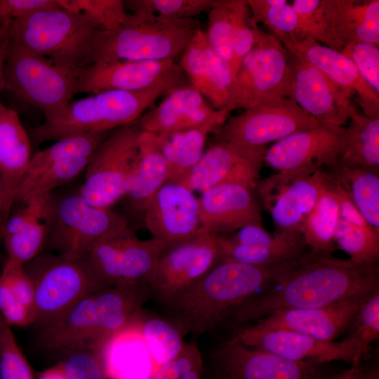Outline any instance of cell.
<instances>
[{"label": "cell", "instance_id": "obj_1", "mask_svg": "<svg viewBox=\"0 0 379 379\" xmlns=\"http://www.w3.org/2000/svg\"><path fill=\"white\" fill-rule=\"evenodd\" d=\"M377 290V263L310 251L302 262L277 283L232 310L222 324L237 330L278 310L323 307L347 300L364 299Z\"/></svg>", "mask_w": 379, "mask_h": 379}, {"label": "cell", "instance_id": "obj_2", "mask_svg": "<svg viewBox=\"0 0 379 379\" xmlns=\"http://www.w3.org/2000/svg\"><path fill=\"white\" fill-rule=\"evenodd\" d=\"M265 265L223 261L166 306L181 333L202 334L222 324L250 298L277 283L307 256Z\"/></svg>", "mask_w": 379, "mask_h": 379}, {"label": "cell", "instance_id": "obj_3", "mask_svg": "<svg viewBox=\"0 0 379 379\" xmlns=\"http://www.w3.org/2000/svg\"><path fill=\"white\" fill-rule=\"evenodd\" d=\"M187 84V77L182 72L145 89L105 91L72 101L59 115L34 128L32 138L39 145L74 135L112 131L137 121L160 96Z\"/></svg>", "mask_w": 379, "mask_h": 379}, {"label": "cell", "instance_id": "obj_4", "mask_svg": "<svg viewBox=\"0 0 379 379\" xmlns=\"http://www.w3.org/2000/svg\"><path fill=\"white\" fill-rule=\"evenodd\" d=\"M100 30L83 14L62 8L41 10L6 22L9 47L77 70L93 62Z\"/></svg>", "mask_w": 379, "mask_h": 379}, {"label": "cell", "instance_id": "obj_5", "mask_svg": "<svg viewBox=\"0 0 379 379\" xmlns=\"http://www.w3.org/2000/svg\"><path fill=\"white\" fill-rule=\"evenodd\" d=\"M200 29L195 18L128 13L126 22L119 28L98 32L93 61L175 60Z\"/></svg>", "mask_w": 379, "mask_h": 379}, {"label": "cell", "instance_id": "obj_6", "mask_svg": "<svg viewBox=\"0 0 379 379\" xmlns=\"http://www.w3.org/2000/svg\"><path fill=\"white\" fill-rule=\"evenodd\" d=\"M35 291V322L50 325L83 298L109 288L85 258L69 259L55 253L36 256L24 266Z\"/></svg>", "mask_w": 379, "mask_h": 379}, {"label": "cell", "instance_id": "obj_7", "mask_svg": "<svg viewBox=\"0 0 379 379\" xmlns=\"http://www.w3.org/2000/svg\"><path fill=\"white\" fill-rule=\"evenodd\" d=\"M81 71L8 46L4 65V89L39 108L44 112L45 120H50L72 102Z\"/></svg>", "mask_w": 379, "mask_h": 379}, {"label": "cell", "instance_id": "obj_8", "mask_svg": "<svg viewBox=\"0 0 379 379\" xmlns=\"http://www.w3.org/2000/svg\"><path fill=\"white\" fill-rule=\"evenodd\" d=\"M129 227L124 215L91 205L79 193L55 199L46 247L74 260L85 258L102 239Z\"/></svg>", "mask_w": 379, "mask_h": 379}, {"label": "cell", "instance_id": "obj_9", "mask_svg": "<svg viewBox=\"0 0 379 379\" xmlns=\"http://www.w3.org/2000/svg\"><path fill=\"white\" fill-rule=\"evenodd\" d=\"M142 130L137 121L111 131L100 145L86 170L79 194L93 206L111 208L124 197L135 164Z\"/></svg>", "mask_w": 379, "mask_h": 379}, {"label": "cell", "instance_id": "obj_10", "mask_svg": "<svg viewBox=\"0 0 379 379\" xmlns=\"http://www.w3.org/2000/svg\"><path fill=\"white\" fill-rule=\"evenodd\" d=\"M321 365L283 358L233 335L203 357L202 379H319Z\"/></svg>", "mask_w": 379, "mask_h": 379}, {"label": "cell", "instance_id": "obj_11", "mask_svg": "<svg viewBox=\"0 0 379 379\" xmlns=\"http://www.w3.org/2000/svg\"><path fill=\"white\" fill-rule=\"evenodd\" d=\"M163 252L157 240L139 239L128 227L102 239L85 258L109 287L149 286Z\"/></svg>", "mask_w": 379, "mask_h": 379}, {"label": "cell", "instance_id": "obj_12", "mask_svg": "<svg viewBox=\"0 0 379 379\" xmlns=\"http://www.w3.org/2000/svg\"><path fill=\"white\" fill-rule=\"evenodd\" d=\"M111 131L65 138L32 155L13 206L32 194L51 193L76 179Z\"/></svg>", "mask_w": 379, "mask_h": 379}, {"label": "cell", "instance_id": "obj_13", "mask_svg": "<svg viewBox=\"0 0 379 379\" xmlns=\"http://www.w3.org/2000/svg\"><path fill=\"white\" fill-rule=\"evenodd\" d=\"M319 124L293 100L284 98L261 102L230 116L215 133L216 140L248 147L267 146Z\"/></svg>", "mask_w": 379, "mask_h": 379}, {"label": "cell", "instance_id": "obj_14", "mask_svg": "<svg viewBox=\"0 0 379 379\" xmlns=\"http://www.w3.org/2000/svg\"><path fill=\"white\" fill-rule=\"evenodd\" d=\"M188 84L217 110L253 106L248 94L236 83L225 61L208 44L199 29L180 55L178 62Z\"/></svg>", "mask_w": 379, "mask_h": 379}, {"label": "cell", "instance_id": "obj_15", "mask_svg": "<svg viewBox=\"0 0 379 379\" xmlns=\"http://www.w3.org/2000/svg\"><path fill=\"white\" fill-rule=\"evenodd\" d=\"M218 262V234L208 232L164 252L149 284L151 296L169 304Z\"/></svg>", "mask_w": 379, "mask_h": 379}, {"label": "cell", "instance_id": "obj_16", "mask_svg": "<svg viewBox=\"0 0 379 379\" xmlns=\"http://www.w3.org/2000/svg\"><path fill=\"white\" fill-rule=\"evenodd\" d=\"M293 79L290 52L274 36L260 30L241 62L236 83L248 94L253 106L290 98Z\"/></svg>", "mask_w": 379, "mask_h": 379}, {"label": "cell", "instance_id": "obj_17", "mask_svg": "<svg viewBox=\"0 0 379 379\" xmlns=\"http://www.w3.org/2000/svg\"><path fill=\"white\" fill-rule=\"evenodd\" d=\"M143 215L152 238L161 244L164 252L205 232L198 197L180 183L166 182L153 196Z\"/></svg>", "mask_w": 379, "mask_h": 379}, {"label": "cell", "instance_id": "obj_18", "mask_svg": "<svg viewBox=\"0 0 379 379\" xmlns=\"http://www.w3.org/2000/svg\"><path fill=\"white\" fill-rule=\"evenodd\" d=\"M266 149L267 146L248 147L216 140L180 183L199 193L223 183L254 189Z\"/></svg>", "mask_w": 379, "mask_h": 379}, {"label": "cell", "instance_id": "obj_19", "mask_svg": "<svg viewBox=\"0 0 379 379\" xmlns=\"http://www.w3.org/2000/svg\"><path fill=\"white\" fill-rule=\"evenodd\" d=\"M234 336L246 345L265 350L294 361H310L322 364L343 361L357 364L356 344L351 337L340 342L325 341L289 331L262 327L255 324L237 329Z\"/></svg>", "mask_w": 379, "mask_h": 379}, {"label": "cell", "instance_id": "obj_20", "mask_svg": "<svg viewBox=\"0 0 379 379\" xmlns=\"http://www.w3.org/2000/svg\"><path fill=\"white\" fill-rule=\"evenodd\" d=\"M345 126L319 123L291 134L266 149L264 161L279 171H317L338 160L344 144Z\"/></svg>", "mask_w": 379, "mask_h": 379}, {"label": "cell", "instance_id": "obj_21", "mask_svg": "<svg viewBox=\"0 0 379 379\" xmlns=\"http://www.w3.org/2000/svg\"><path fill=\"white\" fill-rule=\"evenodd\" d=\"M182 72L175 60H98L81 71L74 94L142 90Z\"/></svg>", "mask_w": 379, "mask_h": 379}, {"label": "cell", "instance_id": "obj_22", "mask_svg": "<svg viewBox=\"0 0 379 379\" xmlns=\"http://www.w3.org/2000/svg\"><path fill=\"white\" fill-rule=\"evenodd\" d=\"M53 195L32 194L11 211L1 230L7 258L25 266L41 253L49 236Z\"/></svg>", "mask_w": 379, "mask_h": 379}, {"label": "cell", "instance_id": "obj_23", "mask_svg": "<svg viewBox=\"0 0 379 379\" xmlns=\"http://www.w3.org/2000/svg\"><path fill=\"white\" fill-rule=\"evenodd\" d=\"M290 53L293 72L290 99L321 124H347L355 107L352 96L315 67Z\"/></svg>", "mask_w": 379, "mask_h": 379}, {"label": "cell", "instance_id": "obj_24", "mask_svg": "<svg viewBox=\"0 0 379 379\" xmlns=\"http://www.w3.org/2000/svg\"><path fill=\"white\" fill-rule=\"evenodd\" d=\"M254 189L238 183L210 187L198 197L205 232L229 234L249 225L262 224L261 206Z\"/></svg>", "mask_w": 379, "mask_h": 379}, {"label": "cell", "instance_id": "obj_25", "mask_svg": "<svg viewBox=\"0 0 379 379\" xmlns=\"http://www.w3.org/2000/svg\"><path fill=\"white\" fill-rule=\"evenodd\" d=\"M286 49L315 67L351 96L355 95L364 114L379 118V94L363 79L354 63L340 51L312 38L295 41Z\"/></svg>", "mask_w": 379, "mask_h": 379}, {"label": "cell", "instance_id": "obj_26", "mask_svg": "<svg viewBox=\"0 0 379 379\" xmlns=\"http://www.w3.org/2000/svg\"><path fill=\"white\" fill-rule=\"evenodd\" d=\"M363 300H347L319 308L278 310L253 324L334 341L352 324Z\"/></svg>", "mask_w": 379, "mask_h": 379}, {"label": "cell", "instance_id": "obj_27", "mask_svg": "<svg viewBox=\"0 0 379 379\" xmlns=\"http://www.w3.org/2000/svg\"><path fill=\"white\" fill-rule=\"evenodd\" d=\"M166 94L161 102L137 121L142 131L160 134L194 128L205 124L218 112L188 84Z\"/></svg>", "mask_w": 379, "mask_h": 379}, {"label": "cell", "instance_id": "obj_28", "mask_svg": "<svg viewBox=\"0 0 379 379\" xmlns=\"http://www.w3.org/2000/svg\"><path fill=\"white\" fill-rule=\"evenodd\" d=\"M29 137L17 112L0 102V185L3 224L32 157Z\"/></svg>", "mask_w": 379, "mask_h": 379}, {"label": "cell", "instance_id": "obj_29", "mask_svg": "<svg viewBox=\"0 0 379 379\" xmlns=\"http://www.w3.org/2000/svg\"><path fill=\"white\" fill-rule=\"evenodd\" d=\"M140 314L99 350L106 379H152L159 367L142 336Z\"/></svg>", "mask_w": 379, "mask_h": 379}, {"label": "cell", "instance_id": "obj_30", "mask_svg": "<svg viewBox=\"0 0 379 379\" xmlns=\"http://www.w3.org/2000/svg\"><path fill=\"white\" fill-rule=\"evenodd\" d=\"M229 109L218 110L205 124L182 131L154 134L155 142L166 163L168 180L180 183L204 152L207 137L216 133L230 116Z\"/></svg>", "mask_w": 379, "mask_h": 379}, {"label": "cell", "instance_id": "obj_31", "mask_svg": "<svg viewBox=\"0 0 379 379\" xmlns=\"http://www.w3.org/2000/svg\"><path fill=\"white\" fill-rule=\"evenodd\" d=\"M322 168L291 182L274 200L268 210L277 231L299 232L326 190V171Z\"/></svg>", "mask_w": 379, "mask_h": 379}, {"label": "cell", "instance_id": "obj_32", "mask_svg": "<svg viewBox=\"0 0 379 379\" xmlns=\"http://www.w3.org/2000/svg\"><path fill=\"white\" fill-rule=\"evenodd\" d=\"M168 180L166 163L153 133L142 131L138 155L125 185L131 207L143 214L156 192Z\"/></svg>", "mask_w": 379, "mask_h": 379}, {"label": "cell", "instance_id": "obj_33", "mask_svg": "<svg viewBox=\"0 0 379 379\" xmlns=\"http://www.w3.org/2000/svg\"><path fill=\"white\" fill-rule=\"evenodd\" d=\"M323 2L343 48L356 41L379 45L378 0H323Z\"/></svg>", "mask_w": 379, "mask_h": 379}, {"label": "cell", "instance_id": "obj_34", "mask_svg": "<svg viewBox=\"0 0 379 379\" xmlns=\"http://www.w3.org/2000/svg\"><path fill=\"white\" fill-rule=\"evenodd\" d=\"M218 262L232 261L249 265H265L299 258L308 248L298 232H279L270 244L264 246L232 241L226 234L218 235Z\"/></svg>", "mask_w": 379, "mask_h": 379}, {"label": "cell", "instance_id": "obj_35", "mask_svg": "<svg viewBox=\"0 0 379 379\" xmlns=\"http://www.w3.org/2000/svg\"><path fill=\"white\" fill-rule=\"evenodd\" d=\"M348 121L337 161L345 166L379 171V118L368 117L354 107Z\"/></svg>", "mask_w": 379, "mask_h": 379}, {"label": "cell", "instance_id": "obj_36", "mask_svg": "<svg viewBox=\"0 0 379 379\" xmlns=\"http://www.w3.org/2000/svg\"><path fill=\"white\" fill-rule=\"evenodd\" d=\"M327 168L335 175L368 224L379 233V171L345 166L337 161Z\"/></svg>", "mask_w": 379, "mask_h": 379}, {"label": "cell", "instance_id": "obj_37", "mask_svg": "<svg viewBox=\"0 0 379 379\" xmlns=\"http://www.w3.org/2000/svg\"><path fill=\"white\" fill-rule=\"evenodd\" d=\"M339 215L338 201L326 184V191L299 230L310 251L319 255H331L338 248L334 237Z\"/></svg>", "mask_w": 379, "mask_h": 379}, {"label": "cell", "instance_id": "obj_38", "mask_svg": "<svg viewBox=\"0 0 379 379\" xmlns=\"http://www.w3.org/2000/svg\"><path fill=\"white\" fill-rule=\"evenodd\" d=\"M253 20L263 24L286 48L300 41L298 15L286 0H246Z\"/></svg>", "mask_w": 379, "mask_h": 379}, {"label": "cell", "instance_id": "obj_39", "mask_svg": "<svg viewBox=\"0 0 379 379\" xmlns=\"http://www.w3.org/2000/svg\"><path fill=\"white\" fill-rule=\"evenodd\" d=\"M140 326L156 364L160 366L175 358L183 348L182 334L171 321L157 317H140Z\"/></svg>", "mask_w": 379, "mask_h": 379}, {"label": "cell", "instance_id": "obj_40", "mask_svg": "<svg viewBox=\"0 0 379 379\" xmlns=\"http://www.w3.org/2000/svg\"><path fill=\"white\" fill-rule=\"evenodd\" d=\"M291 4L298 18L300 40L312 38L322 45L341 51L343 46L323 0H294Z\"/></svg>", "mask_w": 379, "mask_h": 379}, {"label": "cell", "instance_id": "obj_41", "mask_svg": "<svg viewBox=\"0 0 379 379\" xmlns=\"http://www.w3.org/2000/svg\"><path fill=\"white\" fill-rule=\"evenodd\" d=\"M334 241L336 247L354 261L377 263L378 260L379 233L369 225H358L339 215Z\"/></svg>", "mask_w": 379, "mask_h": 379}, {"label": "cell", "instance_id": "obj_42", "mask_svg": "<svg viewBox=\"0 0 379 379\" xmlns=\"http://www.w3.org/2000/svg\"><path fill=\"white\" fill-rule=\"evenodd\" d=\"M69 11L83 14L93 25L102 31L114 30L127 19L122 0H56Z\"/></svg>", "mask_w": 379, "mask_h": 379}, {"label": "cell", "instance_id": "obj_43", "mask_svg": "<svg viewBox=\"0 0 379 379\" xmlns=\"http://www.w3.org/2000/svg\"><path fill=\"white\" fill-rule=\"evenodd\" d=\"M233 22L232 74L235 77L244 58L253 48L260 29L246 0H226Z\"/></svg>", "mask_w": 379, "mask_h": 379}, {"label": "cell", "instance_id": "obj_44", "mask_svg": "<svg viewBox=\"0 0 379 379\" xmlns=\"http://www.w3.org/2000/svg\"><path fill=\"white\" fill-rule=\"evenodd\" d=\"M218 0H127L126 9L138 14H155L172 19H189L214 8Z\"/></svg>", "mask_w": 379, "mask_h": 379}, {"label": "cell", "instance_id": "obj_45", "mask_svg": "<svg viewBox=\"0 0 379 379\" xmlns=\"http://www.w3.org/2000/svg\"><path fill=\"white\" fill-rule=\"evenodd\" d=\"M352 323L354 327L350 337L355 342L356 362L359 364L379 338V290L362 300Z\"/></svg>", "mask_w": 379, "mask_h": 379}, {"label": "cell", "instance_id": "obj_46", "mask_svg": "<svg viewBox=\"0 0 379 379\" xmlns=\"http://www.w3.org/2000/svg\"><path fill=\"white\" fill-rule=\"evenodd\" d=\"M207 14V30L205 31L207 41L212 49L225 61L231 72L233 22L232 13L227 6L226 0H218L217 5Z\"/></svg>", "mask_w": 379, "mask_h": 379}, {"label": "cell", "instance_id": "obj_47", "mask_svg": "<svg viewBox=\"0 0 379 379\" xmlns=\"http://www.w3.org/2000/svg\"><path fill=\"white\" fill-rule=\"evenodd\" d=\"M0 379H34L11 326L4 320L0 343Z\"/></svg>", "mask_w": 379, "mask_h": 379}, {"label": "cell", "instance_id": "obj_48", "mask_svg": "<svg viewBox=\"0 0 379 379\" xmlns=\"http://www.w3.org/2000/svg\"><path fill=\"white\" fill-rule=\"evenodd\" d=\"M65 354L61 363L68 379H106L99 350L84 347Z\"/></svg>", "mask_w": 379, "mask_h": 379}, {"label": "cell", "instance_id": "obj_49", "mask_svg": "<svg viewBox=\"0 0 379 379\" xmlns=\"http://www.w3.org/2000/svg\"><path fill=\"white\" fill-rule=\"evenodd\" d=\"M356 65L366 82L379 94V46L366 42H352L340 51Z\"/></svg>", "mask_w": 379, "mask_h": 379}, {"label": "cell", "instance_id": "obj_50", "mask_svg": "<svg viewBox=\"0 0 379 379\" xmlns=\"http://www.w3.org/2000/svg\"><path fill=\"white\" fill-rule=\"evenodd\" d=\"M0 314L9 326L34 324V316L17 299L6 275L0 274Z\"/></svg>", "mask_w": 379, "mask_h": 379}, {"label": "cell", "instance_id": "obj_51", "mask_svg": "<svg viewBox=\"0 0 379 379\" xmlns=\"http://www.w3.org/2000/svg\"><path fill=\"white\" fill-rule=\"evenodd\" d=\"M203 361V357L195 342L185 343L179 354L160 366L152 379H180L182 375Z\"/></svg>", "mask_w": 379, "mask_h": 379}, {"label": "cell", "instance_id": "obj_52", "mask_svg": "<svg viewBox=\"0 0 379 379\" xmlns=\"http://www.w3.org/2000/svg\"><path fill=\"white\" fill-rule=\"evenodd\" d=\"M62 8L55 0H0V22L27 16L46 9Z\"/></svg>", "mask_w": 379, "mask_h": 379}, {"label": "cell", "instance_id": "obj_53", "mask_svg": "<svg viewBox=\"0 0 379 379\" xmlns=\"http://www.w3.org/2000/svg\"><path fill=\"white\" fill-rule=\"evenodd\" d=\"M6 22L7 20L0 22V93L5 88L4 65L8 50Z\"/></svg>", "mask_w": 379, "mask_h": 379}, {"label": "cell", "instance_id": "obj_54", "mask_svg": "<svg viewBox=\"0 0 379 379\" xmlns=\"http://www.w3.org/2000/svg\"><path fill=\"white\" fill-rule=\"evenodd\" d=\"M366 370V368H364L361 363L351 364L348 368L326 379H362Z\"/></svg>", "mask_w": 379, "mask_h": 379}, {"label": "cell", "instance_id": "obj_55", "mask_svg": "<svg viewBox=\"0 0 379 379\" xmlns=\"http://www.w3.org/2000/svg\"><path fill=\"white\" fill-rule=\"evenodd\" d=\"M37 379H68L61 362L41 372Z\"/></svg>", "mask_w": 379, "mask_h": 379}, {"label": "cell", "instance_id": "obj_56", "mask_svg": "<svg viewBox=\"0 0 379 379\" xmlns=\"http://www.w3.org/2000/svg\"><path fill=\"white\" fill-rule=\"evenodd\" d=\"M362 379H379V369L378 366H373L371 368H366Z\"/></svg>", "mask_w": 379, "mask_h": 379}, {"label": "cell", "instance_id": "obj_57", "mask_svg": "<svg viewBox=\"0 0 379 379\" xmlns=\"http://www.w3.org/2000/svg\"><path fill=\"white\" fill-rule=\"evenodd\" d=\"M3 225V213H2V200H1V190L0 185V241H1V230Z\"/></svg>", "mask_w": 379, "mask_h": 379}, {"label": "cell", "instance_id": "obj_58", "mask_svg": "<svg viewBox=\"0 0 379 379\" xmlns=\"http://www.w3.org/2000/svg\"><path fill=\"white\" fill-rule=\"evenodd\" d=\"M4 321V319L0 314V343H1V329H2V324Z\"/></svg>", "mask_w": 379, "mask_h": 379}]
</instances>
